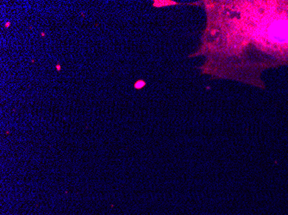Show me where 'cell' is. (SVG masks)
<instances>
[{"label": "cell", "instance_id": "obj_1", "mask_svg": "<svg viewBox=\"0 0 288 215\" xmlns=\"http://www.w3.org/2000/svg\"><path fill=\"white\" fill-rule=\"evenodd\" d=\"M56 67H57V70H58V71H60V65H59V64H58L57 66H56Z\"/></svg>", "mask_w": 288, "mask_h": 215}, {"label": "cell", "instance_id": "obj_2", "mask_svg": "<svg viewBox=\"0 0 288 215\" xmlns=\"http://www.w3.org/2000/svg\"><path fill=\"white\" fill-rule=\"evenodd\" d=\"M9 25H10V23H7V24H6V25H5V27H6V28H7V27H8V26H9Z\"/></svg>", "mask_w": 288, "mask_h": 215}]
</instances>
